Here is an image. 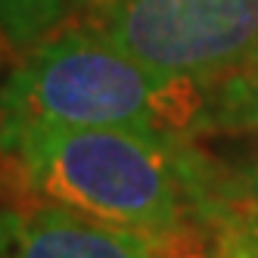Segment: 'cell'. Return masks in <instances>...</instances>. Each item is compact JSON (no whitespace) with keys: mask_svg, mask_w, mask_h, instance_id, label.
Instances as JSON below:
<instances>
[{"mask_svg":"<svg viewBox=\"0 0 258 258\" xmlns=\"http://www.w3.org/2000/svg\"><path fill=\"white\" fill-rule=\"evenodd\" d=\"M81 25L146 66L218 81L258 47V0H81Z\"/></svg>","mask_w":258,"mask_h":258,"instance_id":"obj_3","label":"cell"},{"mask_svg":"<svg viewBox=\"0 0 258 258\" xmlns=\"http://www.w3.org/2000/svg\"><path fill=\"white\" fill-rule=\"evenodd\" d=\"M19 215H22V206H16L13 196H7L4 190H0V258H13Z\"/></svg>","mask_w":258,"mask_h":258,"instance_id":"obj_9","label":"cell"},{"mask_svg":"<svg viewBox=\"0 0 258 258\" xmlns=\"http://www.w3.org/2000/svg\"><path fill=\"white\" fill-rule=\"evenodd\" d=\"M258 131V47L233 72L215 81V131Z\"/></svg>","mask_w":258,"mask_h":258,"instance_id":"obj_6","label":"cell"},{"mask_svg":"<svg viewBox=\"0 0 258 258\" xmlns=\"http://www.w3.org/2000/svg\"><path fill=\"white\" fill-rule=\"evenodd\" d=\"M0 156L31 202L143 236L196 221L199 140L131 127L0 124Z\"/></svg>","mask_w":258,"mask_h":258,"instance_id":"obj_1","label":"cell"},{"mask_svg":"<svg viewBox=\"0 0 258 258\" xmlns=\"http://www.w3.org/2000/svg\"><path fill=\"white\" fill-rule=\"evenodd\" d=\"M156 258H258L239 239L202 221H187L162 236H153Z\"/></svg>","mask_w":258,"mask_h":258,"instance_id":"obj_7","label":"cell"},{"mask_svg":"<svg viewBox=\"0 0 258 258\" xmlns=\"http://www.w3.org/2000/svg\"><path fill=\"white\" fill-rule=\"evenodd\" d=\"M13 258H156L153 236L81 218L47 202L22 206Z\"/></svg>","mask_w":258,"mask_h":258,"instance_id":"obj_5","label":"cell"},{"mask_svg":"<svg viewBox=\"0 0 258 258\" xmlns=\"http://www.w3.org/2000/svg\"><path fill=\"white\" fill-rule=\"evenodd\" d=\"M0 124L131 127L174 140L215 131V81L171 75L84 25L47 34L0 84Z\"/></svg>","mask_w":258,"mask_h":258,"instance_id":"obj_2","label":"cell"},{"mask_svg":"<svg viewBox=\"0 0 258 258\" xmlns=\"http://www.w3.org/2000/svg\"><path fill=\"white\" fill-rule=\"evenodd\" d=\"M69 0H0V38L28 50L56 28Z\"/></svg>","mask_w":258,"mask_h":258,"instance_id":"obj_8","label":"cell"},{"mask_svg":"<svg viewBox=\"0 0 258 258\" xmlns=\"http://www.w3.org/2000/svg\"><path fill=\"white\" fill-rule=\"evenodd\" d=\"M209 137L224 143L215 150L199 137L196 221L224 230L258 255V131Z\"/></svg>","mask_w":258,"mask_h":258,"instance_id":"obj_4","label":"cell"}]
</instances>
